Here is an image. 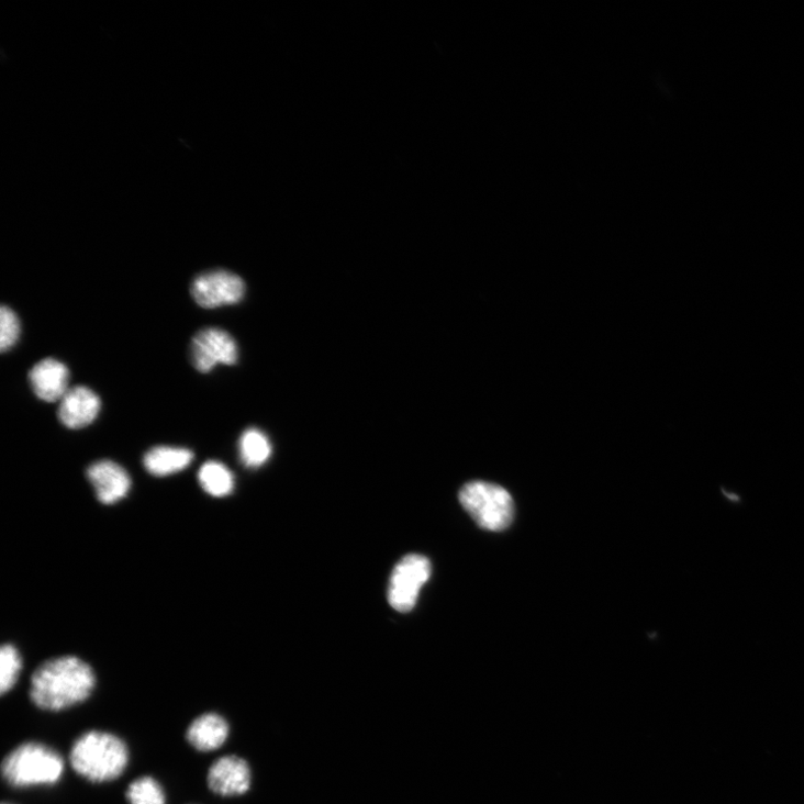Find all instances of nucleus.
<instances>
[{
    "label": "nucleus",
    "instance_id": "nucleus-1",
    "mask_svg": "<svg viewBox=\"0 0 804 804\" xmlns=\"http://www.w3.org/2000/svg\"><path fill=\"white\" fill-rule=\"evenodd\" d=\"M97 688L93 668L76 656L41 663L31 678L30 700L40 711L60 713L85 704Z\"/></svg>",
    "mask_w": 804,
    "mask_h": 804
},
{
    "label": "nucleus",
    "instance_id": "nucleus-6",
    "mask_svg": "<svg viewBox=\"0 0 804 804\" xmlns=\"http://www.w3.org/2000/svg\"><path fill=\"white\" fill-rule=\"evenodd\" d=\"M190 357L196 370L208 373L217 365H235L238 360V348L228 332L208 327L194 335L190 345Z\"/></svg>",
    "mask_w": 804,
    "mask_h": 804
},
{
    "label": "nucleus",
    "instance_id": "nucleus-5",
    "mask_svg": "<svg viewBox=\"0 0 804 804\" xmlns=\"http://www.w3.org/2000/svg\"><path fill=\"white\" fill-rule=\"evenodd\" d=\"M432 574L431 561L420 555H410L393 569L388 600L390 606L399 613L412 612L417 603L420 592Z\"/></svg>",
    "mask_w": 804,
    "mask_h": 804
},
{
    "label": "nucleus",
    "instance_id": "nucleus-10",
    "mask_svg": "<svg viewBox=\"0 0 804 804\" xmlns=\"http://www.w3.org/2000/svg\"><path fill=\"white\" fill-rule=\"evenodd\" d=\"M231 735V725L226 717L208 712L197 716L187 727V744L201 753L214 752L223 748Z\"/></svg>",
    "mask_w": 804,
    "mask_h": 804
},
{
    "label": "nucleus",
    "instance_id": "nucleus-18",
    "mask_svg": "<svg viewBox=\"0 0 804 804\" xmlns=\"http://www.w3.org/2000/svg\"><path fill=\"white\" fill-rule=\"evenodd\" d=\"M21 324L15 312L7 305L0 309V350L12 349L20 338Z\"/></svg>",
    "mask_w": 804,
    "mask_h": 804
},
{
    "label": "nucleus",
    "instance_id": "nucleus-16",
    "mask_svg": "<svg viewBox=\"0 0 804 804\" xmlns=\"http://www.w3.org/2000/svg\"><path fill=\"white\" fill-rule=\"evenodd\" d=\"M125 800L129 804H167V794L156 778L144 775L127 785Z\"/></svg>",
    "mask_w": 804,
    "mask_h": 804
},
{
    "label": "nucleus",
    "instance_id": "nucleus-2",
    "mask_svg": "<svg viewBox=\"0 0 804 804\" xmlns=\"http://www.w3.org/2000/svg\"><path fill=\"white\" fill-rule=\"evenodd\" d=\"M69 760L80 778L92 784H104L124 774L130 763V749L119 735L90 729L74 742Z\"/></svg>",
    "mask_w": 804,
    "mask_h": 804
},
{
    "label": "nucleus",
    "instance_id": "nucleus-4",
    "mask_svg": "<svg viewBox=\"0 0 804 804\" xmlns=\"http://www.w3.org/2000/svg\"><path fill=\"white\" fill-rule=\"evenodd\" d=\"M465 511L482 527L500 532L510 526L514 517V503L503 488L488 482H471L459 492Z\"/></svg>",
    "mask_w": 804,
    "mask_h": 804
},
{
    "label": "nucleus",
    "instance_id": "nucleus-15",
    "mask_svg": "<svg viewBox=\"0 0 804 804\" xmlns=\"http://www.w3.org/2000/svg\"><path fill=\"white\" fill-rule=\"evenodd\" d=\"M239 453L244 465L255 468L264 465L271 457L272 445L263 432L249 428L241 437Z\"/></svg>",
    "mask_w": 804,
    "mask_h": 804
},
{
    "label": "nucleus",
    "instance_id": "nucleus-19",
    "mask_svg": "<svg viewBox=\"0 0 804 804\" xmlns=\"http://www.w3.org/2000/svg\"><path fill=\"white\" fill-rule=\"evenodd\" d=\"M3 804H12V803H3Z\"/></svg>",
    "mask_w": 804,
    "mask_h": 804
},
{
    "label": "nucleus",
    "instance_id": "nucleus-17",
    "mask_svg": "<svg viewBox=\"0 0 804 804\" xmlns=\"http://www.w3.org/2000/svg\"><path fill=\"white\" fill-rule=\"evenodd\" d=\"M23 669L20 651L12 644L0 649V695L5 696L18 684Z\"/></svg>",
    "mask_w": 804,
    "mask_h": 804
},
{
    "label": "nucleus",
    "instance_id": "nucleus-3",
    "mask_svg": "<svg viewBox=\"0 0 804 804\" xmlns=\"http://www.w3.org/2000/svg\"><path fill=\"white\" fill-rule=\"evenodd\" d=\"M4 782L16 790L54 786L64 775L65 762L60 753L38 741H26L14 748L3 759Z\"/></svg>",
    "mask_w": 804,
    "mask_h": 804
},
{
    "label": "nucleus",
    "instance_id": "nucleus-9",
    "mask_svg": "<svg viewBox=\"0 0 804 804\" xmlns=\"http://www.w3.org/2000/svg\"><path fill=\"white\" fill-rule=\"evenodd\" d=\"M100 410L99 395L88 387L77 386L59 401L58 420L67 428L81 429L96 421Z\"/></svg>",
    "mask_w": 804,
    "mask_h": 804
},
{
    "label": "nucleus",
    "instance_id": "nucleus-13",
    "mask_svg": "<svg viewBox=\"0 0 804 804\" xmlns=\"http://www.w3.org/2000/svg\"><path fill=\"white\" fill-rule=\"evenodd\" d=\"M192 459L187 448L157 446L145 455L144 465L152 476L163 478L183 471Z\"/></svg>",
    "mask_w": 804,
    "mask_h": 804
},
{
    "label": "nucleus",
    "instance_id": "nucleus-8",
    "mask_svg": "<svg viewBox=\"0 0 804 804\" xmlns=\"http://www.w3.org/2000/svg\"><path fill=\"white\" fill-rule=\"evenodd\" d=\"M208 786L222 797L242 796L249 792L253 774L249 763L238 756L217 759L208 772Z\"/></svg>",
    "mask_w": 804,
    "mask_h": 804
},
{
    "label": "nucleus",
    "instance_id": "nucleus-7",
    "mask_svg": "<svg viewBox=\"0 0 804 804\" xmlns=\"http://www.w3.org/2000/svg\"><path fill=\"white\" fill-rule=\"evenodd\" d=\"M244 281L236 275L217 270L198 276L190 288L196 303L204 309L236 304L245 295Z\"/></svg>",
    "mask_w": 804,
    "mask_h": 804
},
{
    "label": "nucleus",
    "instance_id": "nucleus-14",
    "mask_svg": "<svg viewBox=\"0 0 804 804\" xmlns=\"http://www.w3.org/2000/svg\"><path fill=\"white\" fill-rule=\"evenodd\" d=\"M198 480L201 488L214 498H225L234 491L235 480L222 462L212 460L200 467Z\"/></svg>",
    "mask_w": 804,
    "mask_h": 804
},
{
    "label": "nucleus",
    "instance_id": "nucleus-11",
    "mask_svg": "<svg viewBox=\"0 0 804 804\" xmlns=\"http://www.w3.org/2000/svg\"><path fill=\"white\" fill-rule=\"evenodd\" d=\"M98 500L107 505L123 500L131 489V479L125 469L111 460L92 464L87 472Z\"/></svg>",
    "mask_w": 804,
    "mask_h": 804
},
{
    "label": "nucleus",
    "instance_id": "nucleus-12",
    "mask_svg": "<svg viewBox=\"0 0 804 804\" xmlns=\"http://www.w3.org/2000/svg\"><path fill=\"white\" fill-rule=\"evenodd\" d=\"M69 379V369L53 358L40 361L30 371V382L34 393L46 402L60 401L70 389Z\"/></svg>",
    "mask_w": 804,
    "mask_h": 804
}]
</instances>
